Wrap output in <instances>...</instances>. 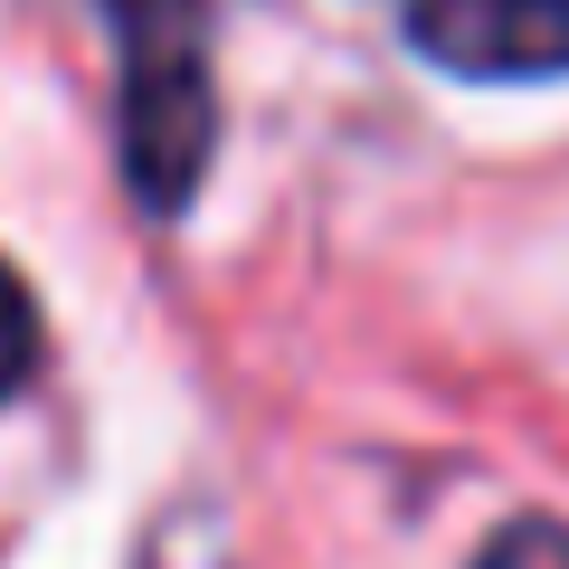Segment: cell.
Returning <instances> with one entry per match:
<instances>
[{"label":"cell","instance_id":"1","mask_svg":"<svg viewBox=\"0 0 569 569\" xmlns=\"http://www.w3.org/2000/svg\"><path fill=\"white\" fill-rule=\"evenodd\" d=\"M104 10L123 29V162L152 209H181L219 133L209 0H104Z\"/></svg>","mask_w":569,"mask_h":569},{"label":"cell","instance_id":"2","mask_svg":"<svg viewBox=\"0 0 569 569\" xmlns=\"http://www.w3.org/2000/svg\"><path fill=\"white\" fill-rule=\"evenodd\" d=\"M408 39L456 77H569V0H408Z\"/></svg>","mask_w":569,"mask_h":569},{"label":"cell","instance_id":"4","mask_svg":"<svg viewBox=\"0 0 569 569\" xmlns=\"http://www.w3.org/2000/svg\"><path fill=\"white\" fill-rule=\"evenodd\" d=\"M29 361H39V305H29V284L0 266V399L29 380Z\"/></svg>","mask_w":569,"mask_h":569},{"label":"cell","instance_id":"3","mask_svg":"<svg viewBox=\"0 0 569 569\" xmlns=\"http://www.w3.org/2000/svg\"><path fill=\"white\" fill-rule=\"evenodd\" d=\"M475 569H569V522L522 512V522H503L485 550H475Z\"/></svg>","mask_w":569,"mask_h":569}]
</instances>
